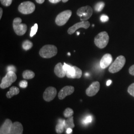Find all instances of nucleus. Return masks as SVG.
<instances>
[{
	"label": "nucleus",
	"instance_id": "obj_1",
	"mask_svg": "<svg viewBox=\"0 0 134 134\" xmlns=\"http://www.w3.org/2000/svg\"><path fill=\"white\" fill-rule=\"evenodd\" d=\"M58 49L56 46L53 45H46L40 49L39 55L43 58H51L57 54Z\"/></svg>",
	"mask_w": 134,
	"mask_h": 134
},
{
	"label": "nucleus",
	"instance_id": "obj_2",
	"mask_svg": "<svg viewBox=\"0 0 134 134\" xmlns=\"http://www.w3.org/2000/svg\"><path fill=\"white\" fill-rule=\"evenodd\" d=\"M109 40V35L106 31H103L98 34L94 38L96 46L100 49L105 48L107 45Z\"/></svg>",
	"mask_w": 134,
	"mask_h": 134
},
{
	"label": "nucleus",
	"instance_id": "obj_3",
	"mask_svg": "<svg viewBox=\"0 0 134 134\" xmlns=\"http://www.w3.org/2000/svg\"><path fill=\"white\" fill-rule=\"evenodd\" d=\"M125 63L126 59L124 56L122 55L118 56L110 66L109 68V72L114 74L120 71L124 66Z\"/></svg>",
	"mask_w": 134,
	"mask_h": 134
},
{
	"label": "nucleus",
	"instance_id": "obj_4",
	"mask_svg": "<svg viewBox=\"0 0 134 134\" xmlns=\"http://www.w3.org/2000/svg\"><path fill=\"white\" fill-rule=\"evenodd\" d=\"M17 76L15 72H8L5 77H4L0 85V87L2 89H5L12 85V84L16 80Z\"/></svg>",
	"mask_w": 134,
	"mask_h": 134
},
{
	"label": "nucleus",
	"instance_id": "obj_5",
	"mask_svg": "<svg viewBox=\"0 0 134 134\" xmlns=\"http://www.w3.org/2000/svg\"><path fill=\"white\" fill-rule=\"evenodd\" d=\"M22 20L19 18H16L13 21V29L18 35L21 36L25 34L27 27L24 24H21Z\"/></svg>",
	"mask_w": 134,
	"mask_h": 134
},
{
	"label": "nucleus",
	"instance_id": "obj_6",
	"mask_svg": "<svg viewBox=\"0 0 134 134\" xmlns=\"http://www.w3.org/2000/svg\"><path fill=\"white\" fill-rule=\"evenodd\" d=\"M93 14V10L90 6L86 5L79 8L77 12V14L80 17L81 21H86L89 19Z\"/></svg>",
	"mask_w": 134,
	"mask_h": 134
},
{
	"label": "nucleus",
	"instance_id": "obj_7",
	"mask_svg": "<svg viewBox=\"0 0 134 134\" xmlns=\"http://www.w3.org/2000/svg\"><path fill=\"white\" fill-rule=\"evenodd\" d=\"M35 9L34 4L30 1L24 2L19 5L18 10L20 13L24 14H29L34 13Z\"/></svg>",
	"mask_w": 134,
	"mask_h": 134
},
{
	"label": "nucleus",
	"instance_id": "obj_8",
	"mask_svg": "<svg viewBox=\"0 0 134 134\" xmlns=\"http://www.w3.org/2000/svg\"><path fill=\"white\" fill-rule=\"evenodd\" d=\"M72 12L71 10L63 11L58 15L55 19V23L58 26H63L67 23L72 15Z\"/></svg>",
	"mask_w": 134,
	"mask_h": 134
},
{
	"label": "nucleus",
	"instance_id": "obj_9",
	"mask_svg": "<svg viewBox=\"0 0 134 134\" xmlns=\"http://www.w3.org/2000/svg\"><path fill=\"white\" fill-rule=\"evenodd\" d=\"M57 93V91L56 88L53 86H49L45 90L43 93V99L47 102H50L55 98Z\"/></svg>",
	"mask_w": 134,
	"mask_h": 134
},
{
	"label": "nucleus",
	"instance_id": "obj_10",
	"mask_svg": "<svg viewBox=\"0 0 134 134\" xmlns=\"http://www.w3.org/2000/svg\"><path fill=\"white\" fill-rule=\"evenodd\" d=\"M82 76V71L76 66H71L66 72V76L70 79H80Z\"/></svg>",
	"mask_w": 134,
	"mask_h": 134
},
{
	"label": "nucleus",
	"instance_id": "obj_11",
	"mask_svg": "<svg viewBox=\"0 0 134 134\" xmlns=\"http://www.w3.org/2000/svg\"><path fill=\"white\" fill-rule=\"evenodd\" d=\"M90 26V23L88 21H81L70 27L68 30V33L70 34H74L78 29L80 28L88 29Z\"/></svg>",
	"mask_w": 134,
	"mask_h": 134
},
{
	"label": "nucleus",
	"instance_id": "obj_12",
	"mask_svg": "<svg viewBox=\"0 0 134 134\" xmlns=\"http://www.w3.org/2000/svg\"><path fill=\"white\" fill-rule=\"evenodd\" d=\"M100 83L98 81L92 82L86 90V95L88 96H96L100 90Z\"/></svg>",
	"mask_w": 134,
	"mask_h": 134
},
{
	"label": "nucleus",
	"instance_id": "obj_13",
	"mask_svg": "<svg viewBox=\"0 0 134 134\" xmlns=\"http://www.w3.org/2000/svg\"><path fill=\"white\" fill-rule=\"evenodd\" d=\"M75 91L74 87L71 86H64L58 93V97L60 100L64 99L66 96L71 95Z\"/></svg>",
	"mask_w": 134,
	"mask_h": 134
},
{
	"label": "nucleus",
	"instance_id": "obj_14",
	"mask_svg": "<svg viewBox=\"0 0 134 134\" xmlns=\"http://www.w3.org/2000/svg\"><path fill=\"white\" fill-rule=\"evenodd\" d=\"M112 62V56L110 54H106L101 59L100 65V67L104 69L108 67Z\"/></svg>",
	"mask_w": 134,
	"mask_h": 134
},
{
	"label": "nucleus",
	"instance_id": "obj_15",
	"mask_svg": "<svg viewBox=\"0 0 134 134\" xmlns=\"http://www.w3.org/2000/svg\"><path fill=\"white\" fill-rule=\"evenodd\" d=\"M13 122L9 119L5 120L0 128V134H10Z\"/></svg>",
	"mask_w": 134,
	"mask_h": 134
},
{
	"label": "nucleus",
	"instance_id": "obj_16",
	"mask_svg": "<svg viewBox=\"0 0 134 134\" xmlns=\"http://www.w3.org/2000/svg\"><path fill=\"white\" fill-rule=\"evenodd\" d=\"M24 128L19 122H15L13 123L10 134H23Z\"/></svg>",
	"mask_w": 134,
	"mask_h": 134
},
{
	"label": "nucleus",
	"instance_id": "obj_17",
	"mask_svg": "<svg viewBox=\"0 0 134 134\" xmlns=\"http://www.w3.org/2000/svg\"><path fill=\"white\" fill-rule=\"evenodd\" d=\"M54 72L59 77L62 78L66 76V72L63 69V65L61 63H59L55 66L54 68Z\"/></svg>",
	"mask_w": 134,
	"mask_h": 134
},
{
	"label": "nucleus",
	"instance_id": "obj_18",
	"mask_svg": "<svg viewBox=\"0 0 134 134\" xmlns=\"http://www.w3.org/2000/svg\"><path fill=\"white\" fill-rule=\"evenodd\" d=\"M65 120L59 119L58 123L56 126V131L58 134H61L64 132L65 128Z\"/></svg>",
	"mask_w": 134,
	"mask_h": 134
},
{
	"label": "nucleus",
	"instance_id": "obj_19",
	"mask_svg": "<svg viewBox=\"0 0 134 134\" xmlns=\"http://www.w3.org/2000/svg\"><path fill=\"white\" fill-rule=\"evenodd\" d=\"M19 93V90L18 87L16 86H12L10 88V91L7 93L6 96L8 98H11L13 96L18 94Z\"/></svg>",
	"mask_w": 134,
	"mask_h": 134
},
{
	"label": "nucleus",
	"instance_id": "obj_20",
	"mask_svg": "<svg viewBox=\"0 0 134 134\" xmlns=\"http://www.w3.org/2000/svg\"><path fill=\"white\" fill-rule=\"evenodd\" d=\"M75 128V124L74 123V117L73 116L67 118V119L65 120V128L67 129L68 128L73 129Z\"/></svg>",
	"mask_w": 134,
	"mask_h": 134
},
{
	"label": "nucleus",
	"instance_id": "obj_21",
	"mask_svg": "<svg viewBox=\"0 0 134 134\" xmlns=\"http://www.w3.org/2000/svg\"><path fill=\"white\" fill-rule=\"evenodd\" d=\"M23 77L26 80L32 79L35 77V73L30 70H25L23 73Z\"/></svg>",
	"mask_w": 134,
	"mask_h": 134
},
{
	"label": "nucleus",
	"instance_id": "obj_22",
	"mask_svg": "<svg viewBox=\"0 0 134 134\" xmlns=\"http://www.w3.org/2000/svg\"><path fill=\"white\" fill-rule=\"evenodd\" d=\"M22 46H23V49L25 50H26V51L29 50L30 49H31L32 47L33 43H32L30 41L26 40L23 42Z\"/></svg>",
	"mask_w": 134,
	"mask_h": 134
},
{
	"label": "nucleus",
	"instance_id": "obj_23",
	"mask_svg": "<svg viewBox=\"0 0 134 134\" xmlns=\"http://www.w3.org/2000/svg\"><path fill=\"white\" fill-rule=\"evenodd\" d=\"M74 110L70 108H67L64 112V116L66 118H69L72 116L74 114Z\"/></svg>",
	"mask_w": 134,
	"mask_h": 134
},
{
	"label": "nucleus",
	"instance_id": "obj_24",
	"mask_svg": "<svg viewBox=\"0 0 134 134\" xmlns=\"http://www.w3.org/2000/svg\"><path fill=\"white\" fill-rule=\"evenodd\" d=\"M104 5H105V4L103 2H99L96 4L95 6V10L96 12H101L104 8Z\"/></svg>",
	"mask_w": 134,
	"mask_h": 134
},
{
	"label": "nucleus",
	"instance_id": "obj_25",
	"mask_svg": "<svg viewBox=\"0 0 134 134\" xmlns=\"http://www.w3.org/2000/svg\"><path fill=\"white\" fill-rule=\"evenodd\" d=\"M38 24H35L34 25V26L31 27V31H30V37H33L34 35H35L37 31V30H38Z\"/></svg>",
	"mask_w": 134,
	"mask_h": 134
},
{
	"label": "nucleus",
	"instance_id": "obj_26",
	"mask_svg": "<svg viewBox=\"0 0 134 134\" xmlns=\"http://www.w3.org/2000/svg\"><path fill=\"white\" fill-rule=\"evenodd\" d=\"M128 92L131 96L134 97V83L131 84L128 88Z\"/></svg>",
	"mask_w": 134,
	"mask_h": 134
},
{
	"label": "nucleus",
	"instance_id": "obj_27",
	"mask_svg": "<svg viewBox=\"0 0 134 134\" xmlns=\"http://www.w3.org/2000/svg\"><path fill=\"white\" fill-rule=\"evenodd\" d=\"M12 1L13 0H1V3L4 6L8 7L11 5Z\"/></svg>",
	"mask_w": 134,
	"mask_h": 134
},
{
	"label": "nucleus",
	"instance_id": "obj_28",
	"mask_svg": "<svg viewBox=\"0 0 134 134\" xmlns=\"http://www.w3.org/2000/svg\"><path fill=\"white\" fill-rule=\"evenodd\" d=\"M91 121H92V117L91 116L89 115V116H86V117L83 120L82 123L85 124H87L88 123H91Z\"/></svg>",
	"mask_w": 134,
	"mask_h": 134
},
{
	"label": "nucleus",
	"instance_id": "obj_29",
	"mask_svg": "<svg viewBox=\"0 0 134 134\" xmlns=\"http://www.w3.org/2000/svg\"><path fill=\"white\" fill-rule=\"evenodd\" d=\"M19 86L22 88H26L28 85V82L26 81H20L19 83Z\"/></svg>",
	"mask_w": 134,
	"mask_h": 134
},
{
	"label": "nucleus",
	"instance_id": "obj_30",
	"mask_svg": "<svg viewBox=\"0 0 134 134\" xmlns=\"http://www.w3.org/2000/svg\"><path fill=\"white\" fill-rule=\"evenodd\" d=\"M100 20L102 22L105 23L109 20V18L107 15H105V14H103L101 16Z\"/></svg>",
	"mask_w": 134,
	"mask_h": 134
},
{
	"label": "nucleus",
	"instance_id": "obj_31",
	"mask_svg": "<svg viewBox=\"0 0 134 134\" xmlns=\"http://www.w3.org/2000/svg\"><path fill=\"white\" fill-rule=\"evenodd\" d=\"M7 71L8 72H10V71L15 72L16 71V69L14 66L10 65L7 68Z\"/></svg>",
	"mask_w": 134,
	"mask_h": 134
},
{
	"label": "nucleus",
	"instance_id": "obj_32",
	"mask_svg": "<svg viewBox=\"0 0 134 134\" xmlns=\"http://www.w3.org/2000/svg\"><path fill=\"white\" fill-rule=\"evenodd\" d=\"M71 66H70L69 65H68V64H67L66 63H64V65H63V69H64V70H65V71L66 72L69 70V69L71 68Z\"/></svg>",
	"mask_w": 134,
	"mask_h": 134
},
{
	"label": "nucleus",
	"instance_id": "obj_33",
	"mask_svg": "<svg viewBox=\"0 0 134 134\" xmlns=\"http://www.w3.org/2000/svg\"><path fill=\"white\" fill-rule=\"evenodd\" d=\"M129 72L130 74L132 76H134V65L130 67L129 70Z\"/></svg>",
	"mask_w": 134,
	"mask_h": 134
},
{
	"label": "nucleus",
	"instance_id": "obj_34",
	"mask_svg": "<svg viewBox=\"0 0 134 134\" xmlns=\"http://www.w3.org/2000/svg\"><path fill=\"white\" fill-rule=\"evenodd\" d=\"M49 2L51 3H53V4H56L58 3L59 2H60L62 0H49Z\"/></svg>",
	"mask_w": 134,
	"mask_h": 134
},
{
	"label": "nucleus",
	"instance_id": "obj_35",
	"mask_svg": "<svg viewBox=\"0 0 134 134\" xmlns=\"http://www.w3.org/2000/svg\"><path fill=\"white\" fill-rule=\"evenodd\" d=\"M72 129L71 128H68L66 129V133L67 134H70L72 132Z\"/></svg>",
	"mask_w": 134,
	"mask_h": 134
},
{
	"label": "nucleus",
	"instance_id": "obj_36",
	"mask_svg": "<svg viewBox=\"0 0 134 134\" xmlns=\"http://www.w3.org/2000/svg\"><path fill=\"white\" fill-rule=\"evenodd\" d=\"M35 1H36V2L37 3L40 4H43V3L44 2V1H45V0H35Z\"/></svg>",
	"mask_w": 134,
	"mask_h": 134
},
{
	"label": "nucleus",
	"instance_id": "obj_37",
	"mask_svg": "<svg viewBox=\"0 0 134 134\" xmlns=\"http://www.w3.org/2000/svg\"><path fill=\"white\" fill-rule=\"evenodd\" d=\"M2 14H3V9L2 8H0V19H1L2 16Z\"/></svg>",
	"mask_w": 134,
	"mask_h": 134
},
{
	"label": "nucleus",
	"instance_id": "obj_38",
	"mask_svg": "<svg viewBox=\"0 0 134 134\" xmlns=\"http://www.w3.org/2000/svg\"><path fill=\"white\" fill-rule=\"evenodd\" d=\"M111 82H112V81H111V80H108V81H107V82H106V85H107V86H110V85H111Z\"/></svg>",
	"mask_w": 134,
	"mask_h": 134
},
{
	"label": "nucleus",
	"instance_id": "obj_39",
	"mask_svg": "<svg viewBox=\"0 0 134 134\" xmlns=\"http://www.w3.org/2000/svg\"><path fill=\"white\" fill-rule=\"evenodd\" d=\"M62 2L63 3H66L69 0H62Z\"/></svg>",
	"mask_w": 134,
	"mask_h": 134
},
{
	"label": "nucleus",
	"instance_id": "obj_40",
	"mask_svg": "<svg viewBox=\"0 0 134 134\" xmlns=\"http://www.w3.org/2000/svg\"><path fill=\"white\" fill-rule=\"evenodd\" d=\"M79 34H80V32H77V35H79Z\"/></svg>",
	"mask_w": 134,
	"mask_h": 134
},
{
	"label": "nucleus",
	"instance_id": "obj_41",
	"mask_svg": "<svg viewBox=\"0 0 134 134\" xmlns=\"http://www.w3.org/2000/svg\"><path fill=\"white\" fill-rule=\"evenodd\" d=\"M68 55H70H70H71V54H70V53H68Z\"/></svg>",
	"mask_w": 134,
	"mask_h": 134
}]
</instances>
